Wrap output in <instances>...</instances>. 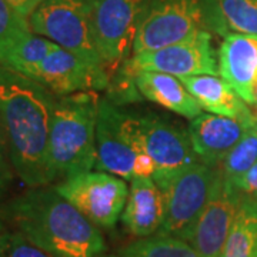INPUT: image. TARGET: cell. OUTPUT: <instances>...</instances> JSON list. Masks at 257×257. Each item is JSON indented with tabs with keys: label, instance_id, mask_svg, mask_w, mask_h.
<instances>
[{
	"label": "cell",
	"instance_id": "1",
	"mask_svg": "<svg viewBox=\"0 0 257 257\" xmlns=\"http://www.w3.org/2000/svg\"><path fill=\"white\" fill-rule=\"evenodd\" d=\"M56 103L43 84L0 66V119L13 170L29 187L50 183L47 152Z\"/></svg>",
	"mask_w": 257,
	"mask_h": 257
},
{
	"label": "cell",
	"instance_id": "2",
	"mask_svg": "<svg viewBox=\"0 0 257 257\" xmlns=\"http://www.w3.org/2000/svg\"><path fill=\"white\" fill-rule=\"evenodd\" d=\"M16 231L53 257H100L106 243L100 230L56 192L30 187L5 207Z\"/></svg>",
	"mask_w": 257,
	"mask_h": 257
},
{
	"label": "cell",
	"instance_id": "3",
	"mask_svg": "<svg viewBox=\"0 0 257 257\" xmlns=\"http://www.w3.org/2000/svg\"><path fill=\"white\" fill-rule=\"evenodd\" d=\"M99 103L96 92H79L57 99L47 152L50 183L94 169Z\"/></svg>",
	"mask_w": 257,
	"mask_h": 257
},
{
	"label": "cell",
	"instance_id": "4",
	"mask_svg": "<svg viewBox=\"0 0 257 257\" xmlns=\"http://www.w3.org/2000/svg\"><path fill=\"white\" fill-rule=\"evenodd\" d=\"M200 30L223 37L230 33L217 0H145L133 55L170 46Z\"/></svg>",
	"mask_w": 257,
	"mask_h": 257
},
{
	"label": "cell",
	"instance_id": "5",
	"mask_svg": "<svg viewBox=\"0 0 257 257\" xmlns=\"http://www.w3.org/2000/svg\"><path fill=\"white\" fill-rule=\"evenodd\" d=\"M94 169L128 182L135 177H153L156 172L142 142L138 114L121 110L109 99L99 103Z\"/></svg>",
	"mask_w": 257,
	"mask_h": 257
},
{
	"label": "cell",
	"instance_id": "6",
	"mask_svg": "<svg viewBox=\"0 0 257 257\" xmlns=\"http://www.w3.org/2000/svg\"><path fill=\"white\" fill-rule=\"evenodd\" d=\"M220 166L197 162L175 172H155L153 180L165 200V221L159 234L189 241L209 202Z\"/></svg>",
	"mask_w": 257,
	"mask_h": 257
},
{
	"label": "cell",
	"instance_id": "7",
	"mask_svg": "<svg viewBox=\"0 0 257 257\" xmlns=\"http://www.w3.org/2000/svg\"><path fill=\"white\" fill-rule=\"evenodd\" d=\"M28 20L33 33L106 72L96 42L92 0H45Z\"/></svg>",
	"mask_w": 257,
	"mask_h": 257
},
{
	"label": "cell",
	"instance_id": "8",
	"mask_svg": "<svg viewBox=\"0 0 257 257\" xmlns=\"http://www.w3.org/2000/svg\"><path fill=\"white\" fill-rule=\"evenodd\" d=\"M53 187L99 229H111L116 224L128 196L124 179L100 170L70 176Z\"/></svg>",
	"mask_w": 257,
	"mask_h": 257
},
{
	"label": "cell",
	"instance_id": "9",
	"mask_svg": "<svg viewBox=\"0 0 257 257\" xmlns=\"http://www.w3.org/2000/svg\"><path fill=\"white\" fill-rule=\"evenodd\" d=\"M143 6L145 0H92L96 42L110 79L133 55Z\"/></svg>",
	"mask_w": 257,
	"mask_h": 257
},
{
	"label": "cell",
	"instance_id": "10",
	"mask_svg": "<svg viewBox=\"0 0 257 257\" xmlns=\"http://www.w3.org/2000/svg\"><path fill=\"white\" fill-rule=\"evenodd\" d=\"M209 30H200L182 42L152 52L132 55L126 64L132 70L160 72L184 77L197 74L219 76V59Z\"/></svg>",
	"mask_w": 257,
	"mask_h": 257
},
{
	"label": "cell",
	"instance_id": "11",
	"mask_svg": "<svg viewBox=\"0 0 257 257\" xmlns=\"http://www.w3.org/2000/svg\"><path fill=\"white\" fill-rule=\"evenodd\" d=\"M243 194L219 170L209 202L193 229L189 243L202 257H219L229 236Z\"/></svg>",
	"mask_w": 257,
	"mask_h": 257
},
{
	"label": "cell",
	"instance_id": "12",
	"mask_svg": "<svg viewBox=\"0 0 257 257\" xmlns=\"http://www.w3.org/2000/svg\"><path fill=\"white\" fill-rule=\"evenodd\" d=\"M62 97L79 92H97L109 87L110 77L79 56L57 46L28 76Z\"/></svg>",
	"mask_w": 257,
	"mask_h": 257
},
{
	"label": "cell",
	"instance_id": "13",
	"mask_svg": "<svg viewBox=\"0 0 257 257\" xmlns=\"http://www.w3.org/2000/svg\"><path fill=\"white\" fill-rule=\"evenodd\" d=\"M138 123L145 150L156 172H175L200 162L189 132L156 114H138Z\"/></svg>",
	"mask_w": 257,
	"mask_h": 257
},
{
	"label": "cell",
	"instance_id": "14",
	"mask_svg": "<svg viewBox=\"0 0 257 257\" xmlns=\"http://www.w3.org/2000/svg\"><path fill=\"white\" fill-rule=\"evenodd\" d=\"M257 123L254 119H233L213 113H202L189 124V136L199 160L220 166L243 136Z\"/></svg>",
	"mask_w": 257,
	"mask_h": 257
},
{
	"label": "cell",
	"instance_id": "15",
	"mask_svg": "<svg viewBox=\"0 0 257 257\" xmlns=\"http://www.w3.org/2000/svg\"><path fill=\"white\" fill-rule=\"evenodd\" d=\"M217 56L221 79L247 104L256 107L253 87L257 79V35L230 32L223 37Z\"/></svg>",
	"mask_w": 257,
	"mask_h": 257
},
{
	"label": "cell",
	"instance_id": "16",
	"mask_svg": "<svg viewBox=\"0 0 257 257\" xmlns=\"http://www.w3.org/2000/svg\"><path fill=\"white\" fill-rule=\"evenodd\" d=\"M121 220L128 231L138 237L153 236L162 229L165 200L153 177H135L130 180Z\"/></svg>",
	"mask_w": 257,
	"mask_h": 257
},
{
	"label": "cell",
	"instance_id": "17",
	"mask_svg": "<svg viewBox=\"0 0 257 257\" xmlns=\"http://www.w3.org/2000/svg\"><path fill=\"white\" fill-rule=\"evenodd\" d=\"M186 89L199 101L202 109L213 114L233 119H254L257 110L240 97L224 79L214 74H197L179 77Z\"/></svg>",
	"mask_w": 257,
	"mask_h": 257
},
{
	"label": "cell",
	"instance_id": "18",
	"mask_svg": "<svg viewBox=\"0 0 257 257\" xmlns=\"http://www.w3.org/2000/svg\"><path fill=\"white\" fill-rule=\"evenodd\" d=\"M136 84L145 99L175 111L186 119L192 120L203 113L199 101L176 76L140 70L136 73Z\"/></svg>",
	"mask_w": 257,
	"mask_h": 257
},
{
	"label": "cell",
	"instance_id": "19",
	"mask_svg": "<svg viewBox=\"0 0 257 257\" xmlns=\"http://www.w3.org/2000/svg\"><path fill=\"white\" fill-rule=\"evenodd\" d=\"M219 257H257V199L241 197Z\"/></svg>",
	"mask_w": 257,
	"mask_h": 257
},
{
	"label": "cell",
	"instance_id": "20",
	"mask_svg": "<svg viewBox=\"0 0 257 257\" xmlns=\"http://www.w3.org/2000/svg\"><path fill=\"white\" fill-rule=\"evenodd\" d=\"M57 46L59 45L53 43L52 40L32 32L26 37H23L16 46L10 49L9 53L2 60L0 66L8 67L10 70L19 72L25 76H30V73Z\"/></svg>",
	"mask_w": 257,
	"mask_h": 257
},
{
	"label": "cell",
	"instance_id": "21",
	"mask_svg": "<svg viewBox=\"0 0 257 257\" xmlns=\"http://www.w3.org/2000/svg\"><path fill=\"white\" fill-rule=\"evenodd\" d=\"M127 257H202L187 240L175 236H149L121 250Z\"/></svg>",
	"mask_w": 257,
	"mask_h": 257
},
{
	"label": "cell",
	"instance_id": "22",
	"mask_svg": "<svg viewBox=\"0 0 257 257\" xmlns=\"http://www.w3.org/2000/svg\"><path fill=\"white\" fill-rule=\"evenodd\" d=\"M257 163V123L243 136L220 165L223 176L236 183Z\"/></svg>",
	"mask_w": 257,
	"mask_h": 257
},
{
	"label": "cell",
	"instance_id": "23",
	"mask_svg": "<svg viewBox=\"0 0 257 257\" xmlns=\"http://www.w3.org/2000/svg\"><path fill=\"white\" fill-rule=\"evenodd\" d=\"M229 30L257 35V0H217Z\"/></svg>",
	"mask_w": 257,
	"mask_h": 257
},
{
	"label": "cell",
	"instance_id": "24",
	"mask_svg": "<svg viewBox=\"0 0 257 257\" xmlns=\"http://www.w3.org/2000/svg\"><path fill=\"white\" fill-rule=\"evenodd\" d=\"M32 33L29 20L6 0H0V63L12 47Z\"/></svg>",
	"mask_w": 257,
	"mask_h": 257
},
{
	"label": "cell",
	"instance_id": "25",
	"mask_svg": "<svg viewBox=\"0 0 257 257\" xmlns=\"http://www.w3.org/2000/svg\"><path fill=\"white\" fill-rule=\"evenodd\" d=\"M0 257H53L26 239L22 233L0 231Z\"/></svg>",
	"mask_w": 257,
	"mask_h": 257
},
{
	"label": "cell",
	"instance_id": "26",
	"mask_svg": "<svg viewBox=\"0 0 257 257\" xmlns=\"http://www.w3.org/2000/svg\"><path fill=\"white\" fill-rule=\"evenodd\" d=\"M243 196L254 197L257 199V163L244 176H241L239 180L234 183Z\"/></svg>",
	"mask_w": 257,
	"mask_h": 257
},
{
	"label": "cell",
	"instance_id": "27",
	"mask_svg": "<svg viewBox=\"0 0 257 257\" xmlns=\"http://www.w3.org/2000/svg\"><path fill=\"white\" fill-rule=\"evenodd\" d=\"M0 169L12 177V160H10L9 145H8V138H6V132L3 127V123L0 119Z\"/></svg>",
	"mask_w": 257,
	"mask_h": 257
},
{
	"label": "cell",
	"instance_id": "28",
	"mask_svg": "<svg viewBox=\"0 0 257 257\" xmlns=\"http://www.w3.org/2000/svg\"><path fill=\"white\" fill-rule=\"evenodd\" d=\"M10 6L15 10H18L22 16L29 19V16L35 12L37 6L40 3H43L45 0H6Z\"/></svg>",
	"mask_w": 257,
	"mask_h": 257
},
{
	"label": "cell",
	"instance_id": "29",
	"mask_svg": "<svg viewBox=\"0 0 257 257\" xmlns=\"http://www.w3.org/2000/svg\"><path fill=\"white\" fill-rule=\"evenodd\" d=\"M10 177L9 175H6L2 169H0V196H2V193H3V190H5V187H6V183L9 182ZM0 231H2V224H0Z\"/></svg>",
	"mask_w": 257,
	"mask_h": 257
},
{
	"label": "cell",
	"instance_id": "30",
	"mask_svg": "<svg viewBox=\"0 0 257 257\" xmlns=\"http://www.w3.org/2000/svg\"><path fill=\"white\" fill-rule=\"evenodd\" d=\"M253 96H254V103H256V107H257V79H256V83H254V87H253Z\"/></svg>",
	"mask_w": 257,
	"mask_h": 257
},
{
	"label": "cell",
	"instance_id": "31",
	"mask_svg": "<svg viewBox=\"0 0 257 257\" xmlns=\"http://www.w3.org/2000/svg\"><path fill=\"white\" fill-rule=\"evenodd\" d=\"M100 257H127V256H124V254H121V253H120V254H117V256H100Z\"/></svg>",
	"mask_w": 257,
	"mask_h": 257
}]
</instances>
